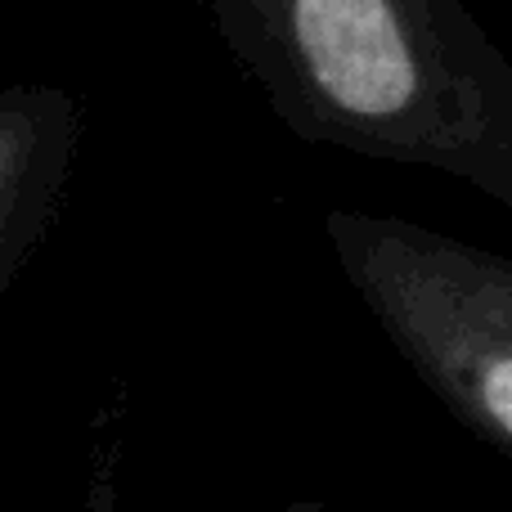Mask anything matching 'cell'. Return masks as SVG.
<instances>
[{
	"label": "cell",
	"instance_id": "6da1fadb",
	"mask_svg": "<svg viewBox=\"0 0 512 512\" xmlns=\"http://www.w3.org/2000/svg\"><path fill=\"white\" fill-rule=\"evenodd\" d=\"M288 135L512 207V63L463 0H212Z\"/></svg>",
	"mask_w": 512,
	"mask_h": 512
},
{
	"label": "cell",
	"instance_id": "3957f363",
	"mask_svg": "<svg viewBox=\"0 0 512 512\" xmlns=\"http://www.w3.org/2000/svg\"><path fill=\"white\" fill-rule=\"evenodd\" d=\"M81 140L86 108L68 86L18 81L0 90V297L59 221Z\"/></svg>",
	"mask_w": 512,
	"mask_h": 512
},
{
	"label": "cell",
	"instance_id": "7a4b0ae2",
	"mask_svg": "<svg viewBox=\"0 0 512 512\" xmlns=\"http://www.w3.org/2000/svg\"><path fill=\"white\" fill-rule=\"evenodd\" d=\"M328 248L400 360L481 445L512 454V261L405 216L324 212Z\"/></svg>",
	"mask_w": 512,
	"mask_h": 512
},
{
	"label": "cell",
	"instance_id": "277c9868",
	"mask_svg": "<svg viewBox=\"0 0 512 512\" xmlns=\"http://www.w3.org/2000/svg\"><path fill=\"white\" fill-rule=\"evenodd\" d=\"M81 512H117V450L99 445L95 450V468H90V486H86V504ZM279 512H328L319 499H297V504L279 508Z\"/></svg>",
	"mask_w": 512,
	"mask_h": 512
}]
</instances>
